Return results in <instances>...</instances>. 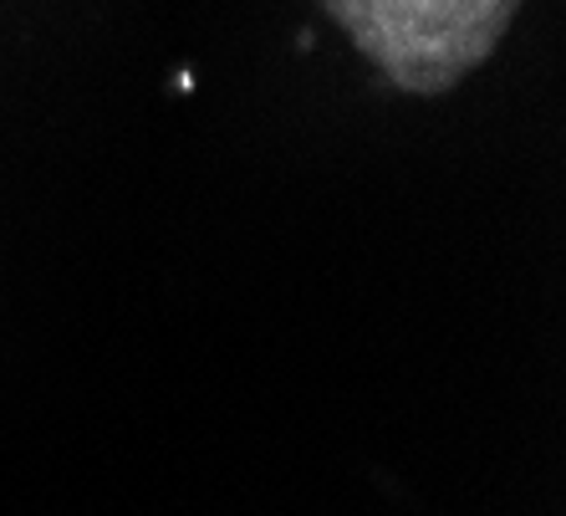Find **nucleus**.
<instances>
[{"instance_id":"f257e3e1","label":"nucleus","mask_w":566,"mask_h":516,"mask_svg":"<svg viewBox=\"0 0 566 516\" xmlns=\"http://www.w3.org/2000/svg\"><path fill=\"white\" fill-rule=\"evenodd\" d=\"M398 93L439 97L495 56L521 0H316Z\"/></svg>"}]
</instances>
